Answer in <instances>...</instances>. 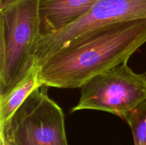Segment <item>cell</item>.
Instances as JSON below:
<instances>
[{
	"label": "cell",
	"mask_w": 146,
	"mask_h": 145,
	"mask_svg": "<svg viewBox=\"0 0 146 145\" xmlns=\"http://www.w3.org/2000/svg\"><path fill=\"white\" fill-rule=\"evenodd\" d=\"M146 42L145 19L115 23L71 41L38 68L42 86L81 88L88 80L127 62Z\"/></svg>",
	"instance_id": "1"
},
{
	"label": "cell",
	"mask_w": 146,
	"mask_h": 145,
	"mask_svg": "<svg viewBox=\"0 0 146 145\" xmlns=\"http://www.w3.org/2000/svg\"><path fill=\"white\" fill-rule=\"evenodd\" d=\"M39 0H13L0 9V98L35 66L31 51L41 37Z\"/></svg>",
	"instance_id": "2"
},
{
	"label": "cell",
	"mask_w": 146,
	"mask_h": 145,
	"mask_svg": "<svg viewBox=\"0 0 146 145\" xmlns=\"http://www.w3.org/2000/svg\"><path fill=\"white\" fill-rule=\"evenodd\" d=\"M36 88L14 115L0 125V136L11 145H68L61 108Z\"/></svg>",
	"instance_id": "3"
},
{
	"label": "cell",
	"mask_w": 146,
	"mask_h": 145,
	"mask_svg": "<svg viewBox=\"0 0 146 145\" xmlns=\"http://www.w3.org/2000/svg\"><path fill=\"white\" fill-rule=\"evenodd\" d=\"M80 88L81 98L71 112L95 109L124 119L146 98V72H133L127 61L88 80Z\"/></svg>",
	"instance_id": "4"
},
{
	"label": "cell",
	"mask_w": 146,
	"mask_h": 145,
	"mask_svg": "<svg viewBox=\"0 0 146 145\" xmlns=\"http://www.w3.org/2000/svg\"><path fill=\"white\" fill-rule=\"evenodd\" d=\"M145 18L146 0H97L84 16L71 26L39 38L31 56L38 68L60 48L89 31L115 23Z\"/></svg>",
	"instance_id": "5"
},
{
	"label": "cell",
	"mask_w": 146,
	"mask_h": 145,
	"mask_svg": "<svg viewBox=\"0 0 146 145\" xmlns=\"http://www.w3.org/2000/svg\"><path fill=\"white\" fill-rule=\"evenodd\" d=\"M96 1L97 0H39L41 37L55 34L71 26L84 16Z\"/></svg>",
	"instance_id": "6"
},
{
	"label": "cell",
	"mask_w": 146,
	"mask_h": 145,
	"mask_svg": "<svg viewBox=\"0 0 146 145\" xmlns=\"http://www.w3.org/2000/svg\"><path fill=\"white\" fill-rule=\"evenodd\" d=\"M38 68L34 66L19 83L0 98V125L14 115L36 88L42 86L38 81Z\"/></svg>",
	"instance_id": "7"
},
{
	"label": "cell",
	"mask_w": 146,
	"mask_h": 145,
	"mask_svg": "<svg viewBox=\"0 0 146 145\" xmlns=\"http://www.w3.org/2000/svg\"><path fill=\"white\" fill-rule=\"evenodd\" d=\"M123 119L131 128L134 145H146V98Z\"/></svg>",
	"instance_id": "8"
},
{
	"label": "cell",
	"mask_w": 146,
	"mask_h": 145,
	"mask_svg": "<svg viewBox=\"0 0 146 145\" xmlns=\"http://www.w3.org/2000/svg\"><path fill=\"white\" fill-rule=\"evenodd\" d=\"M0 145H11V144H10L7 141H6L4 138L0 136Z\"/></svg>",
	"instance_id": "9"
},
{
	"label": "cell",
	"mask_w": 146,
	"mask_h": 145,
	"mask_svg": "<svg viewBox=\"0 0 146 145\" xmlns=\"http://www.w3.org/2000/svg\"><path fill=\"white\" fill-rule=\"evenodd\" d=\"M11 1H13V0H0V2H1V6L8 4V3L11 2Z\"/></svg>",
	"instance_id": "10"
}]
</instances>
